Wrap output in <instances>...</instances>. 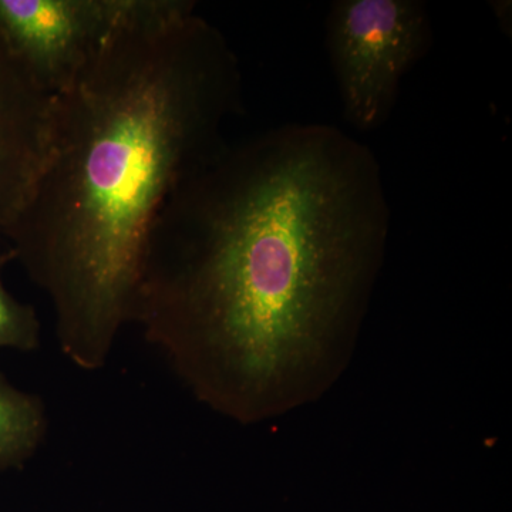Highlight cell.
Here are the masks:
<instances>
[{
  "mask_svg": "<svg viewBox=\"0 0 512 512\" xmlns=\"http://www.w3.org/2000/svg\"><path fill=\"white\" fill-rule=\"evenodd\" d=\"M390 215L382 165L338 127L285 124L224 144L158 215L130 322L215 412L284 416L342 372Z\"/></svg>",
  "mask_w": 512,
  "mask_h": 512,
  "instance_id": "1",
  "label": "cell"
},
{
  "mask_svg": "<svg viewBox=\"0 0 512 512\" xmlns=\"http://www.w3.org/2000/svg\"><path fill=\"white\" fill-rule=\"evenodd\" d=\"M12 258L0 255V349L32 352L40 346V322L35 309L13 298L3 285L2 272Z\"/></svg>",
  "mask_w": 512,
  "mask_h": 512,
  "instance_id": "7",
  "label": "cell"
},
{
  "mask_svg": "<svg viewBox=\"0 0 512 512\" xmlns=\"http://www.w3.org/2000/svg\"><path fill=\"white\" fill-rule=\"evenodd\" d=\"M431 39L429 12L417 0H339L330 6L326 47L350 126H382L403 77L426 55Z\"/></svg>",
  "mask_w": 512,
  "mask_h": 512,
  "instance_id": "3",
  "label": "cell"
},
{
  "mask_svg": "<svg viewBox=\"0 0 512 512\" xmlns=\"http://www.w3.org/2000/svg\"><path fill=\"white\" fill-rule=\"evenodd\" d=\"M46 433L45 407L0 373V470L23 466Z\"/></svg>",
  "mask_w": 512,
  "mask_h": 512,
  "instance_id": "6",
  "label": "cell"
},
{
  "mask_svg": "<svg viewBox=\"0 0 512 512\" xmlns=\"http://www.w3.org/2000/svg\"><path fill=\"white\" fill-rule=\"evenodd\" d=\"M55 97L0 35V234L22 208L45 163Z\"/></svg>",
  "mask_w": 512,
  "mask_h": 512,
  "instance_id": "5",
  "label": "cell"
},
{
  "mask_svg": "<svg viewBox=\"0 0 512 512\" xmlns=\"http://www.w3.org/2000/svg\"><path fill=\"white\" fill-rule=\"evenodd\" d=\"M124 5L126 0H0V35L56 96L99 49Z\"/></svg>",
  "mask_w": 512,
  "mask_h": 512,
  "instance_id": "4",
  "label": "cell"
},
{
  "mask_svg": "<svg viewBox=\"0 0 512 512\" xmlns=\"http://www.w3.org/2000/svg\"><path fill=\"white\" fill-rule=\"evenodd\" d=\"M242 76L188 0H126L99 49L56 94L45 163L2 232L49 296L64 356L109 359L151 231L178 184L217 153Z\"/></svg>",
  "mask_w": 512,
  "mask_h": 512,
  "instance_id": "2",
  "label": "cell"
}]
</instances>
